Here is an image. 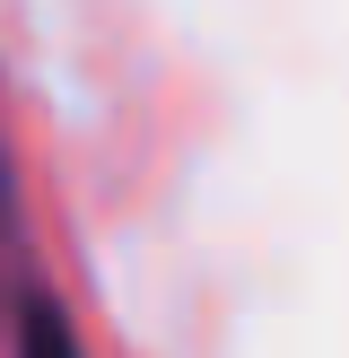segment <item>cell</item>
<instances>
[{
	"label": "cell",
	"instance_id": "obj_1",
	"mask_svg": "<svg viewBox=\"0 0 349 358\" xmlns=\"http://www.w3.org/2000/svg\"><path fill=\"white\" fill-rule=\"evenodd\" d=\"M9 358H87L70 315L52 297H17V324H9Z\"/></svg>",
	"mask_w": 349,
	"mask_h": 358
}]
</instances>
